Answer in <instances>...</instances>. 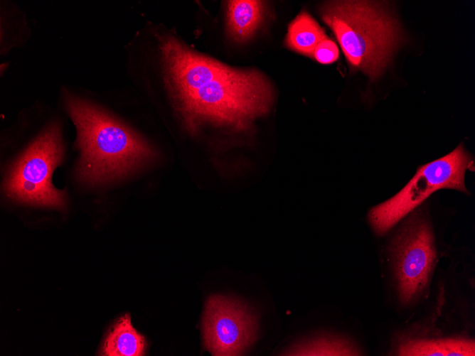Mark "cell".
<instances>
[{
  "mask_svg": "<svg viewBox=\"0 0 475 356\" xmlns=\"http://www.w3.org/2000/svg\"><path fill=\"white\" fill-rule=\"evenodd\" d=\"M381 2L330 1L319 8L350 66L371 80L385 72L404 40L398 20Z\"/></svg>",
  "mask_w": 475,
  "mask_h": 356,
  "instance_id": "3",
  "label": "cell"
},
{
  "mask_svg": "<svg viewBox=\"0 0 475 356\" xmlns=\"http://www.w3.org/2000/svg\"><path fill=\"white\" fill-rule=\"evenodd\" d=\"M339 56V50L336 43L326 38L316 47L313 57L321 64L328 65L336 61Z\"/></svg>",
  "mask_w": 475,
  "mask_h": 356,
  "instance_id": "13",
  "label": "cell"
},
{
  "mask_svg": "<svg viewBox=\"0 0 475 356\" xmlns=\"http://www.w3.org/2000/svg\"><path fill=\"white\" fill-rule=\"evenodd\" d=\"M226 26L228 36L235 42L250 40L265 23L268 14L264 1H226Z\"/></svg>",
  "mask_w": 475,
  "mask_h": 356,
  "instance_id": "8",
  "label": "cell"
},
{
  "mask_svg": "<svg viewBox=\"0 0 475 356\" xmlns=\"http://www.w3.org/2000/svg\"><path fill=\"white\" fill-rule=\"evenodd\" d=\"M257 319L242 303L222 295L210 296L203 318L205 347L218 356L240 355L255 342Z\"/></svg>",
  "mask_w": 475,
  "mask_h": 356,
  "instance_id": "7",
  "label": "cell"
},
{
  "mask_svg": "<svg viewBox=\"0 0 475 356\" xmlns=\"http://www.w3.org/2000/svg\"><path fill=\"white\" fill-rule=\"evenodd\" d=\"M402 356H474L473 339L465 338H405L395 349Z\"/></svg>",
  "mask_w": 475,
  "mask_h": 356,
  "instance_id": "9",
  "label": "cell"
},
{
  "mask_svg": "<svg viewBox=\"0 0 475 356\" xmlns=\"http://www.w3.org/2000/svg\"><path fill=\"white\" fill-rule=\"evenodd\" d=\"M60 128L54 124L44 130L13 163L6 177L4 191L16 201L63 208L66 191L51 183L54 169L63 158Z\"/></svg>",
  "mask_w": 475,
  "mask_h": 356,
  "instance_id": "5",
  "label": "cell"
},
{
  "mask_svg": "<svg viewBox=\"0 0 475 356\" xmlns=\"http://www.w3.org/2000/svg\"><path fill=\"white\" fill-rule=\"evenodd\" d=\"M65 105L77 129V175L82 182L112 181L154 158L146 140L102 109L71 95H66Z\"/></svg>",
  "mask_w": 475,
  "mask_h": 356,
  "instance_id": "2",
  "label": "cell"
},
{
  "mask_svg": "<svg viewBox=\"0 0 475 356\" xmlns=\"http://www.w3.org/2000/svg\"><path fill=\"white\" fill-rule=\"evenodd\" d=\"M326 38L316 21L308 12L303 11L289 24L285 45L296 53L313 57L316 47Z\"/></svg>",
  "mask_w": 475,
  "mask_h": 356,
  "instance_id": "11",
  "label": "cell"
},
{
  "mask_svg": "<svg viewBox=\"0 0 475 356\" xmlns=\"http://www.w3.org/2000/svg\"><path fill=\"white\" fill-rule=\"evenodd\" d=\"M474 161L462 144L446 156L418 168L407 185L390 199L372 207L368 221L378 236L386 234L400 220L415 210L434 192L449 188L464 193L467 170Z\"/></svg>",
  "mask_w": 475,
  "mask_h": 356,
  "instance_id": "4",
  "label": "cell"
},
{
  "mask_svg": "<svg viewBox=\"0 0 475 356\" xmlns=\"http://www.w3.org/2000/svg\"><path fill=\"white\" fill-rule=\"evenodd\" d=\"M293 355H360L361 352L349 340L341 337L322 335L305 342Z\"/></svg>",
  "mask_w": 475,
  "mask_h": 356,
  "instance_id": "12",
  "label": "cell"
},
{
  "mask_svg": "<svg viewBox=\"0 0 475 356\" xmlns=\"http://www.w3.org/2000/svg\"><path fill=\"white\" fill-rule=\"evenodd\" d=\"M388 249L399 301L410 305L427 291L437 259L433 230L425 214L412 213Z\"/></svg>",
  "mask_w": 475,
  "mask_h": 356,
  "instance_id": "6",
  "label": "cell"
},
{
  "mask_svg": "<svg viewBox=\"0 0 475 356\" xmlns=\"http://www.w3.org/2000/svg\"><path fill=\"white\" fill-rule=\"evenodd\" d=\"M160 50L166 87L191 134L206 123L247 130L269 111L273 88L259 70L230 67L170 34L161 36Z\"/></svg>",
  "mask_w": 475,
  "mask_h": 356,
  "instance_id": "1",
  "label": "cell"
},
{
  "mask_svg": "<svg viewBox=\"0 0 475 356\" xmlns=\"http://www.w3.org/2000/svg\"><path fill=\"white\" fill-rule=\"evenodd\" d=\"M144 337L133 327L129 314L122 316L109 331L100 352L106 356H142L146 353Z\"/></svg>",
  "mask_w": 475,
  "mask_h": 356,
  "instance_id": "10",
  "label": "cell"
}]
</instances>
